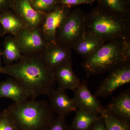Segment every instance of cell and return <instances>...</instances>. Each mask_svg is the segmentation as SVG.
I'll return each instance as SVG.
<instances>
[{
	"instance_id": "9a60e30c",
	"label": "cell",
	"mask_w": 130,
	"mask_h": 130,
	"mask_svg": "<svg viewBox=\"0 0 130 130\" xmlns=\"http://www.w3.org/2000/svg\"><path fill=\"white\" fill-rule=\"evenodd\" d=\"M3 98L11 99L14 103H19L28 99H35L30 92L11 77L0 83V98Z\"/></svg>"
},
{
	"instance_id": "ba28073f",
	"label": "cell",
	"mask_w": 130,
	"mask_h": 130,
	"mask_svg": "<svg viewBox=\"0 0 130 130\" xmlns=\"http://www.w3.org/2000/svg\"><path fill=\"white\" fill-rule=\"evenodd\" d=\"M54 8L46 13L44 21L40 27L45 39L49 42H55L56 31L70 12V8L61 5Z\"/></svg>"
},
{
	"instance_id": "d4e9b609",
	"label": "cell",
	"mask_w": 130,
	"mask_h": 130,
	"mask_svg": "<svg viewBox=\"0 0 130 130\" xmlns=\"http://www.w3.org/2000/svg\"><path fill=\"white\" fill-rule=\"evenodd\" d=\"M95 1V0H60V2L61 5L71 8L81 4L92 5Z\"/></svg>"
},
{
	"instance_id": "8992f818",
	"label": "cell",
	"mask_w": 130,
	"mask_h": 130,
	"mask_svg": "<svg viewBox=\"0 0 130 130\" xmlns=\"http://www.w3.org/2000/svg\"><path fill=\"white\" fill-rule=\"evenodd\" d=\"M23 56L39 55L49 42L45 39L40 28H25L14 36Z\"/></svg>"
},
{
	"instance_id": "cb8c5ba5",
	"label": "cell",
	"mask_w": 130,
	"mask_h": 130,
	"mask_svg": "<svg viewBox=\"0 0 130 130\" xmlns=\"http://www.w3.org/2000/svg\"><path fill=\"white\" fill-rule=\"evenodd\" d=\"M46 130H70L66 117L57 116Z\"/></svg>"
},
{
	"instance_id": "f1b7e54d",
	"label": "cell",
	"mask_w": 130,
	"mask_h": 130,
	"mask_svg": "<svg viewBox=\"0 0 130 130\" xmlns=\"http://www.w3.org/2000/svg\"><path fill=\"white\" fill-rule=\"evenodd\" d=\"M4 36L3 30V28L2 27L1 25L0 24V38L3 37Z\"/></svg>"
},
{
	"instance_id": "4fadbf2b",
	"label": "cell",
	"mask_w": 130,
	"mask_h": 130,
	"mask_svg": "<svg viewBox=\"0 0 130 130\" xmlns=\"http://www.w3.org/2000/svg\"><path fill=\"white\" fill-rule=\"evenodd\" d=\"M48 96L51 109L58 116L66 117L78 109L73 98H70L66 90L58 88L55 89Z\"/></svg>"
},
{
	"instance_id": "7c38bea8",
	"label": "cell",
	"mask_w": 130,
	"mask_h": 130,
	"mask_svg": "<svg viewBox=\"0 0 130 130\" xmlns=\"http://www.w3.org/2000/svg\"><path fill=\"white\" fill-rule=\"evenodd\" d=\"M53 71L58 88L74 91L81 83L80 79L73 70L72 58L55 68Z\"/></svg>"
},
{
	"instance_id": "3957f363",
	"label": "cell",
	"mask_w": 130,
	"mask_h": 130,
	"mask_svg": "<svg viewBox=\"0 0 130 130\" xmlns=\"http://www.w3.org/2000/svg\"><path fill=\"white\" fill-rule=\"evenodd\" d=\"M130 19L101 8L86 14L84 34L93 35L104 42L129 38Z\"/></svg>"
},
{
	"instance_id": "5bb4252c",
	"label": "cell",
	"mask_w": 130,
	"mask_h": 130,
	"mask_svg": "<svg viewBox=\"0 0 130 130\" xmlns=\"http://www.w3.org/2000/svg\"><path fill=\"white\" fill-rule=\"evenodd\" d=\"M105 110L120 120L130 124V91L127 90L113 97Z\"/></svg>"
},
{
	"instance_id": "2e32d148",
	"label": "cell",
	"mask_w": 130,
	"mask_h": 130,
	"mask_svg": "<svg viewBox=\"0 0 130 130\" xmlns=\"http://www.w3.org/2000/svg\"><path fill=\"white\" fill-rule=\"evenodd\" d=\"M0 24L4 36L9 34L14 36L26 28L23 22L15 12L7 10L0 13Z\"/></svg>"
},
{
	"instance_id": "8fae6325",
	"label": "cell",
	"mask_w": 130,
	"mask_h": 130,
	"mask_svg": "<svg viewBox=\"0 0 130 130\" xmlns=\"http://www.w3.org/2000/svg\"><path fill=\"white\" fill-rule=\"evenodd\" d=\"M14 6V12L21 19L26 28L35 29L42 25L46 13L35 10L29 0H17Z\"/></svg>"
},
{
	"instance_id": "d6986e66",
	"label": "cell",
	"mask_w": 130,
	"mask_h": 130,
	"mask_svg": "<svg viewBox=\"0 0 130 130\" xmlns=\"http://www.w3.org/2000/svg\"><path fill=\"white\" fill-rule=\"evenodd\" d=\"M70 130H89L95 122L102 118V116L78 109L76 111Z\"/></svg>"
},
{
	"instance_id": "e0dca14e",
	"label": "cell",
	"mask_w": 130,
	"mask_h": 130,
	"mask_svg": "<svg viewBox=\"0 0 130 130\" xmlns=\"http://www.w3.org/2000/svg\"><path fill=\"white\" fill-rule=\"evenodd\" d=\"M104 43L95 36L84 34L73 49L85 59L94 53Z\"/></svg>"
},
{
	"instance_id": "44dd1931",
	"label": "cell",
	"mask_w": 130,
	"mask_h": 130,
	"mask_svg": "<svg viewBox=\"0 0 130 130\" xmlns=\"http://www.w3.org/2000/svg\"><path fill=\"white\" fill-rule=\"evenodd\" d=\"M101 115L105 119L106 130H130V124L117 118L105 109Z\"/></svg>"
},
{
	"instance_id": "30bf717a",
	"label": "cell",
	"mask_w": 130,
	"mask_h": 130,
	"mask_svg": "<svg viewBox=\"0 0 130 130\" xmlns=\"http://www.w3.org/2000/svg\"><path fill=\"white\" fill-rule=\"evenodd\" d=\"M74 91V96L73 99L78 109L98 115H101L105 111V108L100 103L97 97L91 93L86 80L81 82Z\"/></svg>"
},
{
	"instance_id": "4316f807",
	"label": "cell",
	"mask_w": 130,
	"mask_h": 130,
	"mask_svg": "<svg viewBox=\"0 0 130 130\" xmlns=\"http://www.w3.org/2000/svg\"><path fill=\"white\" fill-rule=\"evenodd\" d=\"M11 4L10 0H0V13L5 11V8Z\"/></svg>"
},
{
	"instance_id": "277c9868",
	"label": "cell",
	"mask_w": 130,
	"mask_h": 130,
	"mask_svg": "<svg viewBox=\"0 0 130 130\" xmlns=\"http://www.w3.org/2000/svg\"><path fill=\"white\" fill-rule=\"evenodd\" d=\"M130 60L129 39H120L105 43L93 54L85 58L82 66L89 77L109 71Z\"/></svg>"
},
{
	"instance_id": "5b68a950",
	"label": "cell",
	"mask_w": 130,
	"mask_h": 130,
	"mask_svg": "<svg viewBox=\"0 0 130 130\" xmlns=\"http://www.w3.org/2000/svg\"><path fill=\"white\" fill-rule=\"evenodd\" d=\"M86 15L80 9L70 11L56 31L55 42L73 48L84 35Z\"/></svg>"
},
{
	"instance_id": "ac0fdd59",
	"label": "cell",
	"mask_w": 130,
	"mask_h": 130,
	"mask_svg": "<svg viewBox=\"0 0 130 130\" xmlns=\"http://www.w3.org/2000/svg\"><path fill=\"white\" fill-rule=\"evenodd\" d=\"M2 57L6 65L18 62L23 58L20 48L15 37L12 35L6 36L3 41Z\"/></svg>"
},
{
	"instance_id": "484cf974",
	"label": "cell",
	"mask_w": 130,
	"mask_h": 130,
	"mask_svg": "<svg viewBox=\"0 0 130 130\" xmlns=\"http://www.w3.org/2000/svg\"><path fill=\"white\" fill-rule=\"evenodd\" d=\"M89 130H106V123L103 117L102 116V118L95 122Z\"/></svg>"
},
{
	"instance_id": "83f0119b",
	"label": "cell",
	"mask_w": 130,
	"mask_h": 130,
	"mask_svg": "<svg viewBox=\"0 0 130 130\" xmlns=\"http://www.w3.org/2000/svg\"><path fill=\"white\" fill-rule=\"evenodd\" d=\"M2 56V49L0 46V68L2 67V66L1 58Z\"/></svg>"
},
{
	"instance_id": "52a82bcc",
	"label": "cell",
	"mask_w": 130,
	"mask_h": 130,
	"mask_svg": "<svg viewBox=\"0 0 130 130\" xmlns=\"http://www.w3.org/2000/svg\"><path fill=\"white\" fill-rule=\"evenodd\" d=\"M101 83L96 91V97L109 96L121 86L130 83V63L126 62L116 67Z\"/></svg>"
},
{
	"instance_id": "f546056e",
	"label": "cell",
	"mask_w": 130,
	"mask_h": 130,
	"mask_svg": "<svg viewBox=\"0 0 130 130\" xmlns=\"http://www.w3.org/2000/svg\"><path fill=\"white\" fill-rule=\"evenodd\" d=\"M2 113V112L1 111H0V116H1V115Z\"/></svg>"
},
{
	"instance_id": "7402d4cb",
	"label": "cell",
	"mask_w": 130,
	"mask_h": 130,
	"mask_svg": "<svg viewBox=\"0 0 130 130\" xmlns=\"http://www.w3.org/2000/svg\"><path fill=\"white\" fill-rule=\"evenodd\" d=\"M33 8L38 12L47 13L55 7L58 0H29Z\"/></svg>"
},
{
	"instance_id": "7a4b0ae2",
	"label": "cell",
	"mask_w": 130,
	"mask_h": 130,
	"mask_svg": "<svg viewBox=\"0 0 130 130\" xmlns=\"http://www.w3.org/2000/svg\"><path fill=\"white\" fill-rule=\"evenodd\" d=\"M7 109L18 130H46L55 118L46 100L28 99Z\"/></svg>"
},
{
	"instance_id": "6da1fadb",
	"label": "cell",
	"mask_w": 130,
	"mask_h": 130,
	"mask_svg": "<svg viewBox=\"0 0 130 130\" xmlns=\"http://www.w3.org/2000/svg\"><path fill=\"white\" fill-rule=\"evenodd\" d=\"M0 73L16 80L34 98L48 95L55 89L53 72L44 65L40 55L23 56L20 60L0 68Z\"/></svg>"
},
{
	"instance_id": "603a6c76",
	"label": "cell",
	"mask_w": 130,
	"mask_h": 130,
	"mask_svg": "<svg viewBox=\"0 0 130 130\" xmlns=\"http://www.w3.org/2000/svg\"><path fill=\"white\" fill-rule=\"evenodd\" d=\"M0 130H18L7 109L0 116Z\"/></svg>"
},
{
	"instance_id": "ffe728a7",
	"label": "cell",
	"mask_w": 130,
	"mask_h": 130,
	"mask_svg": "<svg viewBox=\"0 0 130 130\" xmlns=\"http://www.w3.org/2000/svg\"><path fill=\"white\" fill-rule=\"evenodd\" d=\"M102 7L107 11L125 17L128 15L126 0H100Z\"/></svg>"
},
{
	"instance_id": "9c48e42d",
	"label": "cell",
	"mask_w": 130,
	"mask_h": 130,
	"mask_svg": "<svg viewBox=\"0 0 130 130\" xmlns=\"http://www.w3.org/2000/svg\"><path fill=\"white\" fill-rule=\"evenodd\" d=\"M72 49L56 42H49L40 55L46 67L52 70L71 58Z\"/></svg>"
}]
</instances>
